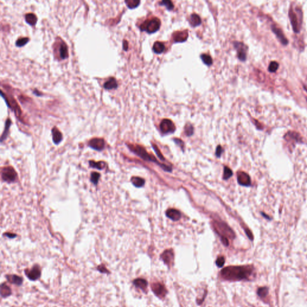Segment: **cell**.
<instances>
[{
	"instance_id": "d6a6232c",
	"label": "cell",
	"mask_w": 307,
	"mask_h": 307,
	"mask_svg": "<svg viewBox=\"0 0 307 307\" xmlns=\"http://www.w3.org/2000/svg\"><path fill=\"white\" fill-rule=\"evenodd\" d=\"M257 295L259 296L261 299L265 298L268 294V289L266 287H260L257 289Z\"/></svg>"
},
{
	"instance_id": "ffe728a7",
	"label": "cell",
	"mask_w": 307,
	"mask_h": 307,
	"mask_svg": "<svg viewBox=\"0 0 307 307\" xmlns=\"http://www.w3.org/2000/svg\"><path fill=\"white\" fill-rule=\"evenodd\" d=\"M133 283L134 285H135L136 287L141 289L143 292H145L146 290L147 289L148 282L146 280H145L143 278H139L135 279L133 281Z\"/></svg>"
},
{
	"instance_id": "9c48e42d",
	"label": "cell",
	"mask_w": 307,
	"mask_h": 307,
	"mask_svg": "<svg viewBox=\"0 0 307 307\" xmlns=\"http://www.w3.org/2000/svg\"><path fill=\"white\" fill-rule=\"evenodd\" d=\"M25 274L29 280L35 281L41 276V269L38 264H35L31 269H25Z\"/></svg>"
},
{
	"instance_id": "7bdbcfd3",
	"label": "cell",
	"mask_w": 307,
	"mask_h": 307,
	"mask_svg": "<svg viewBox=\"0 0 307 307\" xmlns=\"http://www.w3.org/2000/svg\"><path fill=\"white\" fill-rule=\"evenodd\" d=\"M222 152H223V149H222L221 146L220 145L218 146L217 148V150H216V155H217V156L218 157H219L220 155H221V154L222 153Z\"/></svg>"
},
{
	"instance_id": "cb8c5ba5",
	"label": "cell",
	"mask_w": 307,
	"mask_h": 307,
	"mask_svg": "<svg viewBox=\"0 0 307 307\" xmlns=\"http://www.w3.org/2000/svg\"><path fill=\"white\" fill-rule=\"evenodd\" d=\"M11 124H12V122H11V120L10 118H7L6 121V123H5L4 130V132H3L2 135H1V142H2L7 138V137L8 136L9 133V130H10V128L11 127Z\"/></svg>"
},
{
	"instance_id": "4fadbf2b",
	"label": "cell",
	"mask_w": 307,
	"mask_h": 307,
	"mask_svg": "<svg viewBox=\"0 0 307 307\" xmlns=\"http://www.w3.org/2000/svg\"><path fill=\"white\" fill-rule=\"evenodd\" d=\"M88 145L90 148L94 150L101 151L105 148V141L102 138L95 137L89 141Z\"/></svg>"
},
{
	"instance_id": "277c9868",
	"label": "cell",
	"mask_w": 307,
	"mask_h": 307,
	"mask_svg": "<svg viewBox=\"0 0 307 307\" xmlns=\"http://www.w3.org/2000/svg\"><path fill=\"white\" fill-rule=\"evenodd\" d=\"M160 26V20L158 18H153L143 22L140 26V29L142 31H146L149 34H153L158 31Z\"/></svg>"
},
{
	"instance_id": "44dd1931",
	"label": "cell",
	"mask_w": 307,
	"mask_h": 307,
	"mask_svg": "<svg viewBox=\"0 0 307 307\" xmlns=\"http://www.w3.org/2000/svg\"><path fill=\"white\" fill-rule=\"evenodd\" d=\"M6 276L8 281L11 283V284L18 286L22 285L23 278L21 276H19L16 275H7Z\"/></svg>"
},
{
	"instance_id": "8fae6325",
	"label": "cell",
	"mask_w": 307,
	"mask_h": 307,
	"mask_svg": "<svg viewBox=\"0 0 307 307\" xmlns=\"http://www.w3.org/2000/svg\"><path fill=\"white\" fill-rule=\"evenodd\" d=\"M160 130L164 134L172 133L175 131L176 127L174 123L168 119H165L161 122L160 125Z\"/></svg>"
},
{
	"instance_id": "f35d334b",
	"label": "cell",
	"mask_w": 307,
	"mask_h": 307,
	"mask_svg": "<svg viewBox=\"0 0 307 307\" xmlns=\"http://www.w3.org/2000/svg\"><path fill=\"white\" fill-rule=\"evenodd\" d=\"M184 129H185V133H186V136H190L193 134L194 129H193V127L191 124H186Z\"/></svg>"
},
{
	"instance_id": "ac0fdd59",
	"label": "cell",
	"mask_w": 307,
	"mask_h": 307,
	"mask_svg": "<svg viewBox=\"0 0 307 307\" xmlns=\"http://www.w3.org/2000/svg\"><path fill=\"white\" fill-rule=\"evenodd\" d=\"M118 87V84L117 82V79L111 77L108 79L103 84V88L106 90H112L114 89H117Z\"/></svg>"
},
{
	"instance_id": "7a4b0ae2",
	"label": "cell",
	"mask_w": 307,
	"mask_h": 307,
	"mask_svg": "<svg viewBox=\"0 0 307 307\" xmlns=\"http://www.w3.org/2000/svg\"><path fill=\"white\" fill-rule=\"evenodd\" d=\"M0 93L1 97L4 99L7 107L14 112L16 118L19 120V121L23 123V122L22 121L23 120H22V110L21 109L20 106H19L18 102L16 101V100L11 96L7 95L4 92H3L2 90L0 91Z\"/></svg>"
},
{
	"instance_id": "60d3db41",
	"label": "cell",
	"mask_w": 307,
	"mask_h": 307,
	"mask_svg": "<svg viewBox=\"0 0 307 307\" xmlns=\"http://www.w3.org/2000/svg\"><path fill=\"white\" fill-rule=\"evenodd\" d=\"M153 145V148L155 150V153L157 154V155L161 159V160H164L165 158L163 157V155H162V154L161 153V151H160L159 149L158 148V147L156 146V145Z\"/></svg>"
},
{
	"instance_id": "bcb514c9",
	"label": "cell",
	"mask_w": 307,
	"mask_h": 307,
	"mask_svg": "<svg viewBox=\"0 0 307 307\" xmlns=\"http://www.w3.org/2000/svg\"><path fill=\"white\" fill-rule=\"evenodd\" d=\"M174 141H175V142L177 144H178L180 146H181V147H183V146H184V143H183V142H182L181 140L178 139H174Z\"/></svg>"
},
{
	"instance_id": "8992f818",
	"label": "cell",
	"mask_w": 307,
	"mask_h": 307,
	"mask_svg": "<svg viewBox=\"0 0 307 307\" xmlns=\"http://www.w3.org/2000/svg\"><path fill=\"white\" fill-rule=\"evenodd\" d=\"M17 173L11 166L4 167L1 171V178L2 180L8 183L14 182L17 179Z\"/></svg>"
},
{
	"instance_id": "30bf717a",
	"label": "cell",
	"mask_w": 307,
	"mask_h": 307,
	"mask_svg": "<svg viewBox=\"0 0 307 307\" xmlns=\"http://www.w3.org/2000/svg\"><path fill=\"white\" fill-rule=\"evenodd\" d=\"M234 47L237 51V55L239 59L242 61H245L247 59V47L245 44L241 42H234Z\"/></svg>"
},
{
	"instance_id": "ab89813d",
	"label": "cell",
	"mask_w": 307,
	"mask_h": 307,
	"mask_svg": "<svg viewBox=\"0 0 307 307\" xmlns=\"http://www.w3.org/2000/svg\"><path fill=\"white\" fill-rule=\"evenodd\" d=\"M97 269L101 273L108 274L110 273L109 271L108 270V269L106 268V266L104 264H100L98 266Z\"/></svg>"
},
{
	"instance_id": "9a60e30c",
	"label": "cell",
	"mask_w": 307,
	"mask_h": 307,
	"mask_svg": "<svg viewBox=\"0 0 307 307\" xmlns=\"http://www.w3.org/2000/svg\"><path fill=\"white\" fill-rule=\"evenodd\" d=\"M271 28H272V31L275 33V34L276 35V36L277 37V38L279 39V40L280 41V42L283 45H287L288 44V42H289L288 40L287 39L285 35L284 34V33L280 28H278L276 26L273 25H272Z\"/></svg>"
},
{
	"instance_id": "5bb4252c",
	"label": "cell",
	"mask_w": 307,
	"mask_h": 307,
	"mask_svg": "<svg viewBox=\"0 0 307 307\" xmlns=\"http://www.w3.org/2000/svg\"><path fill=\"white\" fill-rule=\"evenodd\" d=\"M172 37L175 43H182L186 41L188 37V33L187 30L176 31L173 34Z\"/></svg>"
},
{
	"instance_id": "e0dca14e",
	"label": "cell",
	"mask_w": 307,
	"mask_h": 307,
	"mask_svg": "<svg viewBox=\"0 0 307 307\" xmlns=\"http://www.w3.org/2000/svg\"><path fill=\"white\" fill-rule=\"evenodd\" d=\"M58 54L60 59L64 60L68 57V46L63 40L61 41L58 47Z\"/></svg>"
},
{
	"instance_id": "4316f807",
	"label": "cell",
	"mask_w": 307,
	"mask_h": 307,
	"mask_svg": "<svg viewBox=\"0 0 307 307\" xmlns=\"http://www.w3.org/2000/svg\"><path fill=\"white\" fill-rule=\"evenodd\" d=\"M153 50L154 53L157 54H160L165 51V44L160 42H156L154 44Z\"/></svg>"
},
{
	"instance_id": "8d00e7d4",
	"label": "cell",
	"mask_w": 307,
	"mask_h": 307,
	"mask_svg": "<svg viewBox=\"0 0 307 307\" xmlns=\"http://www.w3.org/2000/svg\"><path fill=\"white\" fill-rule=\"evenodd\" d=\"M232 175H233V172L231 170L230 168L228 167H225L224 170V175H223L224 179L226 180V179L230 178Z\"/></svg>"
},
{
	"instance_id": "4dcf8cb0",
	"label": "cell",
	"mask_w": 307,
	"mask_h": 307,
	"mask_svg": "<svg viewBox=\"0 0 307 307\" xmlns=\"http://www.w3.org/2000/svg\"><path fill=\"white\" fill-rule=\"evenodd\" d=\"M30 42V38L28 37H21L19 38L15 42V45L18 47H22L27 44Z\"/></svg>"
},
{
	"instance_id": "f1b7e54d",
	"label": "cell",
	"mask_w": 307,
	"mask_h": 307,
	"mask_svg": "<svg viewBox=\"0 0 307 307\" xmlns=\"http://www.w3.org/2000/svg\"><path fill=\"white\" fill-rule=\"evenodd\" d=\"M132 184L136 187H141L142 186L145 184V180L137 176H134L131 179Z\"/></svg>"
},
{
	"instance_id": "7c38bea8",
	"label": "cell",
	"mask_w": 307,
	"mask_h": 307,
	"mask_svg": "<svg viewBox=\"0 0 307 307\" xmlns=\"http://www.w3.org/2000/svg\"><path fill=\"white\" fill-rule=\"evenodd\" d=\"M161 259L163 261L165 264H166L169 268H170L174 265V252L172 249L165 250L164 252L161 254Z\"/></svg>"
},
{
	"instance_id": "2e32d148",
	"label": "cell",
	"mask_w": 307,
	"mask_h": 307,
	"mask_svg": "<svg viewBox=\"0 0 307 307\" xmlns=\"http://www.w3.org/2000/svg\"><path fill=\"white\" fill-rule=\"evenodd\" d=\"M238 182L243 186H249L251 184L250 177L244 172H239L238 174Z\"/></svg>"
},
{
	"instance_id": "74e56055",
	"label": "cell",
	"mask_w": 307,
	"mask_h": 307,
	"mask_svg": "<svg viewBox=\"0 0 307 307\" xmlns=\"http://www.w3.org/2000/svg\"><path fill=\"white\" fill-rule=\"evenodd\" d=\"M225 257L223 256H219L217 257V260H216V262H215V263H216V265L219 267V268H222L224 263H225Z\"/></svg>"
},
{
	"instance_id": "5b68a950",
	"label": "cell",
	"mask_w": 307,
	"mask_h": 307,
	"mask_svg": "<svg viewBox=\"0 0 307 307\" xmlns=\"http://www.w3.org/2000/svg\"><path fill=\"white\" fill-rule=\"evenodd\" d=\"M127 146H128L129 148L132 151L133 153H134L137 155H138L139 157H140L141 158H142L144 160L151 161V162L157 163V164H159L158 162H157V160L153 156L151 155L148 153L146 152V151L145 149V148L142 146L138 145H132V144H129V145H127Z\"/></svg>"
},
{
	"instance_id": "f6af8a7d",
	"label": "cell",
	"mask_w": 307,
	"mask_h": 307,
	"mask_svg": "<svg viewBox=\"0 0 307 307\" xmlns=\"http://www.w3.org/2000/svg\"><path fill=\"white\" fill-rule=\"evenodd\" d=\"M33 94L34 95H35L37 97H41L42 96H43V93H42L40 91L37 90L36 89H35L34 91H33Z\"/></svg>"
},
{
	"instance_id": "836d02e7",
	"label": "cell",
	"mask_w": 307,
	"mask_h": 307,
	"mask_svg": "<svg viewBox=\"0 0 307 307\" xmlns=\"http://www.w3.org/2000/svg\"><path fill=\"white\" fill-rule=\"evenodd\" d=\"M159 4L160 6H165L168 10H172L174 8V4L170 1H167V0L166 1V0H164V1H162L161 2H159Z\"/></svg>"
},
{
	"instance_id": "484cf974",
	"label": "cell",
	"mask_w": 307,
	"mask_h": 307,
	"mask_svg": "<svg viewBox=\"0 0 307 307\" xmlns=\"http://www.w3.org/2000/svg\"><path fill=\"white\" fill-rule=\"evenodd\" d=\"M189 22H190V25L193 27H198L201 24L202 21H201L200 16L197 14L194 13V14H192L190 16Z\"/></svg>"
},
{
	"instance_id": "3957f363",
	"label": "cell",
	"mask_w": 307,
	"mask_h": 307,
	"mask_svg": "<svg viewBox=\"0 0 307 307\" xmlns=\"http://www.w3.org/2000/svg\"><path fill=\"white\" fill-rule=\"evenodd\" d=\"M214 227L216 232L221 236V239H233L235 233L230 227L224 223L214 221Z\"/></svg>"
},
{
	"instance_id": "ee69618b",
	"label": "cell",
	"mask_w": 307,
	"mask_h": 307,
	"mask_svg": "<svg viewBox=\"0 0 307 307\" xmlns=\"http://www.w3.org/2000/svg\"><path fill=\"white\" fill-rule=\"evenodd\" d=\"M4 235L6 236H7V237H8L9 238H11V239L14 238L17 236L16 234L11 233H4Z\"/></svg>"
},
{
	"instance_id": "83f0119b",
	"label": "cell",
	"mask_w": 307,
	"mask_h": 307,
	"mask_svg": "<svg viewBox=\"0 0 307 307\" xmlns=\"http://www.w3.org/2000/svg\"><path fill=\"white\" fill-rule=\"evenodd\" d=\"M89 164L91 167L92 168H96L99 170H102L103 169L105 166H106V163L104 162H95L94 161L90 160L89 162Z\"/></svg>"
},
{
	"instance_id": "7402d4cb",
	"label": "cell",
	"mask_w": 307,
	"mask_h": 307,
	"mask_svg": "<svg viewBox=\"0 0 307 307\" xmlns=\"http://www.w3.org/2000/svg\"><path fill=\"white\" fill-rule=\"evenodd\" d=\"M166 215L174 221H178L181 218V213L175 209H169L166 212Z\"/></svg>"
},
{
	"instance_id": "6da1fadb",
	"label": "cell",
	"mask_w": 307,
	"mask_h": 307,
	"mask_svg": "<svg viewBox=\"0 0 307 307\" xmlns=\"http://www.w3.org/2000/svg\"><path fill=\"white\" fill-rule=\"evenodd\" d=\"M254 271L252 265L229 266L223 268L219 273L221 278L225 281H237L249 280Z\"/></svg>"
},
{
	"instance_id": "d590c367",
	"label": "cell",
	"mask_w": 307,
	"mask_h": 307,
	"mask_svg": "<svg viewBox=\"0 0 307 307\" xmlns=\"http://www.w3.org/2000/svg\"><path fill=\"white\" fill-rule=\"evenodd\" d=\"M278 67L279 64L276 61H272L269 66L268 70L271 73H274L278 70Z\"/></svg>"
},
{
	"instance_id": "603a6c76",
	"label": "cell",
	"mask_w": 307,
	"mask_h": 307,
	"mask_svg": "<svg viewBox=\"0 0 307 307\" xmlns=\"http://www.w3.org/2000/svg\"><path fill=\"white\" fill-rule=\"evenodd\" d=\"M25 21L29 25L35 26L37 22L38 19L34 13H28L25 15Z\"/></svg>"
},
{
	"instance_id": "ba28073f",
	"label": "cell",
	"mask_w": 307,
	"mask_h": 307,
	"mask_svg": "<svg viewBox=\"0 0 307 307\" xmlns=\"http://www.w3.org/2000/svg\"><path fill=\"white\" fill-rule=\"evenodd\" d=\"M151 287L154 295L158 297L163 299L166 296L167 290L163 284L161 283H154Z\"/></svg>"
},
{
	"instance_id": "d6986e66",
	"label": "cell",
	"mask_w": 307,
	"mask_h": 307,
	"mask_svg": "<svg viewBox=\"0 0 307 307\" xmlns=\"http://www.w3.org/2000/svg\"><path fill=\"white\" fill-rule=\"evenodd\" d=\"M52 140L55 145H58L63 140V134L58 128L54 127L52 129Z\"/></svg>"
},
{
	"instance_id": "d4e9b609",
	"label": "cell",
	"mask_w": 307,
	"mask_h": 307,
	"mask_svg": "<svg viewBox=\"0 0 307 307\" xmlns=\"http://www.w3.org/2000/svg\"><path fill=\"white\" fill-rule=\"evenodd\" d=\"M11 295V289L6 283H2L1 285V296L2 297L6 298Z\"/></svg>"
},
{
	"instance_id": "f546056e",
	"label": "cell",
	"mask_w": 307,
	"mask_h": 307,
	"mask_svg": "<svg viewBox=\"0 0 307 307\" xmlns=\"http://www.w3.org/2000/svg\"><path fill=\"white\" fill-rule=\"evenodd\" d=\"M125 3L129 9H134L139 6L141 1L137 0H126L125 1Z\"/></svg>"
},
{
	"instance_id": "e575fe53",
	"label": "cell",
	"mask_w": 307,
	"mask_h": 307,
	"mask_svg": "<svg viewBox=\"0 0 307 307\" xmlns=\"http://www.w3.org/2000/svg\"><path fill=\"white\" fill-rule=\"evenodd\" d=\"M100 178V174L98 172H92L91 174V182L93 183L94 185H97L99 182V179Z\"/></svg>"
},
{
	"instance_id": "52a82bcc",
	"label": "cell",
	"mask_w": 307,
	"mask_h": 307,
	"mask_svg": "<svg viewBox=\"0 0 307 307\" xmlns=\"http://www.w3.org/2000/svg\"><path fill=\"white\" fill-rule=\"evenodd\" d=\"M299 9L296 7V11H297V13H296L295 11L293 10V9H290L289 12V16L290 18V21L292 23V26L293 28V31L295 33H299L301 30V23L302 21L299 19L298 18V14H299Z\"/></svg>"
},
{
	"instance_id": "7dc6e473",
	"label": "cell",
	"mask_w": 307,
	"mask_h": 307,
	"mask_svg": "<svg viewBox=\"0 0 307 307\" xmlns=\"http://www.w3.org/2000/svg\"><path fill=\"white\" fill-rule=\"evenodd\" d=\"M262 215H263V216H264V217H266V218H267V219H269V217H268V216H267V215H265V214H264V213H263V212H262Z\"/></svg>"
},
{
	"instance_id": "b9f144b4",
	"label": "cell",
	"mask_w": 307,
	"mask_h": 307,
	"mask_svg": "<svg viewBox=\"0 0 307 307\" xmlns=\"http://www.w3.org/2000/svg\"><path fill=\"white\" fill-rule=\"evenodd\" d=\"M122 48L125 51H127L129 49V43L126 40H124L122 42Z\"/></svg>"
},
{
	"instance_id": "1f68e13d",
	"label": "cell",
	"mask_w": 307,
	"mask_h": 307,
	"mask_svg": "<svg viewBox=\"0 0 307 307\" xmlns=\"http://www.w3.org/2000/svg\"><path fill=\"white\" fill-rule=\"evenodd\" d=\"M200 58H201V59L202 60L203 63L205 64H206L207 66H210L212 64L213 60L210 55L203 54H202L200 55Z\"/></svg>"
}]
</instances>
